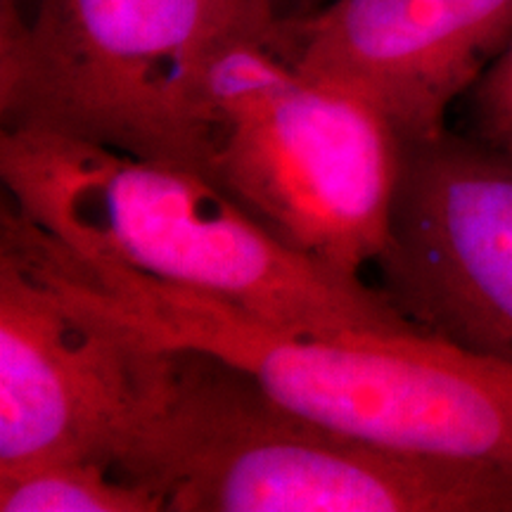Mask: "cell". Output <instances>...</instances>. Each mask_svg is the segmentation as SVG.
<instances>
[{"label": "cell", "mask_w": 512, "mask_h": 512, "mask_svg": "<svg viewBox=\"0 0 512 512\" xmlns=\"http://www.w3.org/2000/svg\"><path fill=\"white\" fill-rule=\"evenodd\" d=\"M8 252L69 299L164 347L226 358L275 399L332 430L394 451L512 472V366L430 332L330 339L93 259L0 211Z\"/></svg>", "instance_id": "cell-1"}, {"label": "cell", "mask_w": 512, "mask_h": 512, "mask_svg": "<svg viewBox=\"0 0 512 512\" xmlns=\"http://www.w3.org/2000/svg\"><path fill=\"white\" fill-rule=\"evenodd\" d=\"M5 204L74 252L330 339L418 332L377 285L283 245L207 178L46 131L0 128Z\"/></svg>", "instance_id": "cell-2"}, {"label": "cell", "mask_w": 512, "mask_h": 512, "mask_svg": "<svg viewBox=\"0 0 512 512\" xmlns=\"http://www.w3.org/2000/svg\"><path fill=\"white\" fill-rule=\"evenodd\" d=\"M114 467L164 512H512V472L332 430L190 347H164Z\"/></svg>", "instance_id": "cell-3"}, {"label": "cell", "mask_w": 512, "mask_h": 512, "mask_svg": "<svg viewBox=\"0 0 512 512\" xmlns=\"http://www.w3.org/2000/svg\"><path fill=\"white\" fill-rule=\"evenodd\" d=\"M268 0H3V128H46L209 181L214 62L271 46Z\"/></svg>", "instance_id": "cell-4"}, {"label": "cell", "mask_w": 512, "mask_h": 512, "mask_svg": "<svg viewBox=\"0 0 512 512\" xmlns=\"http://www.w3.org/2000/svg\"><path fill=\"white\" fill-rule=\"evenodd\" d=\"M209 95V181L294 252L363 278L399 188L403 143L387 117L261 41L214 62Z\"/></svg>", "instance_id": "cell-5"}, {"label": "cell", "mask_w": 512, "mask_h": 512, "mask_svg": "<svg viewBox=\"0 0 512 512\" xmlns=\"http://www.w3.org/2000/svg\"><path fill=\"white\" fill-rule=\"evenodd\" d=\"M373 268L422 332L512 366V157L451 128L403 143Z\"/></svg>", "instance_id": "cell-6"}, {"label": "cell", "mask_w": 512, "mask_h": 512, "mask_svg": "<svg viewBox=\"0 0 512 512\" xmlns=\"http://www.w3.org/2000/svg\"><path fill=\"white\" fill-rule=\"evenodd\" d=\"M164 347L0 252V472L46 460L114 465Z\"/></svg>", "instance_id": "cell-7"}, {"label": "cell", "mask_w": 512, "mask_h": 512, "mask_svg": "<svg viewBox=\"0 0 512 512\" xmlns=\"http://www.w3.org/2000/svg\"><path fill=\"white\" fill-rule=\"evenodd\" d=\"M512 41V0H328L280 19L271 48L354 93L401 143L439 136L448 110Z\"/></svg>", "instance_id": "cell-8"}, {"label": "cell", "mask_w": 512, "mask_h": 512, "mask_svg": "<svg viewBox=\"0 0 512 512\" xmlns=\"http://www.w3.org/2000/svg\"><path fill=\"white\" fill-rule=\"evenodd\" d=\"M3 512H164L155 491L95 458L46 460L0 472Z\"/></svg>", "instance_id": "cell-9"}, {"label": "cell", "mask_w": 512, "mask_h": 512, "mask_svg": "<svg viewBox=\"0 0 512 512\" xmlns=\"http://www.w3.org/2000/svg\"><path fill=\"white\" fill-rule=\"evenodd\" d=\"M472 140L512 157V41L465 95Z\"/></svg>", "instance_id": "cell-10"}, {"label": "cell", "mask_w": 512, "mask_h": 512, "mask_svg": "<svg viewBox=\"0 0 512 512\" xmlns=\"http://www.w3.org/2000/svg\"><path fill=\"white\" fill-rule=\"evenodd\" d=\"M271 3V8L278 19H287V17H299V15H306V12L320 8V5H325L328 0H268Z\"/></svg>", "instance_id": "cell-11"}]
</instances>
